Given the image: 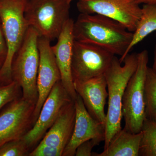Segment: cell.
I'll use <instances>...</instances> for the list:
<instances>
[{
  "label": "cell",
  "mask_w": 156,
  "mask_h": 156,
  "mask_svg": "<svg viewBox=\"0 0 156 156\" xmlns=\"http://www.w3.org/2000/svg\"><path fill=\"white\" fill-rule=\"evenodd\" d=\"M137 64V53L128 54L122 63L115 56L104 74L107 85L108 101L104 149L107 147L115 134L122 129L123 95L128 81L136 71Z\"/></svg>",
  "instance_id": "7a4b0ae2"
},
{
  "label": "cell",
  "mask_w": 156,
  "mask_h": 156,
  "mask_svg": "<svg viewBox=\"0 0 156 156\" xmlns=\"http://www.w3.org/2000/svg\"><path fill=\"white\" fill-rule=\"evenodd\" d=\"M37 31L29 27L12 62V78L22 90L23 98L36 105L40 55ZM36 106V105H35Z\"/></svg>",
  "instance_id": "277c9868"
},
{
  "label": "cell",
  "mask_w": 156,
  "mask_h": 156,
  "mask_svg": "<svg viewBox=\"0 0 156 156\" xmlns=\"http://www.w3.org/2000/svg\"><path fill=\"white\" fill-rule=\"evenodd\" d=\"M156 37V43L154 49V61L153 66V67L152 68V69L154 70V71L156 73V33L155 35Z\"/></svg>",
  "instance_id": "484cf974"
},
{
  "label": "cell",
  "mask_w": 156,
  "mask_h": 156,
  "mask_svg": "<svg viewBox=\"0 0 156 156\" xmlns=\"http://www.w3.org/2000/svg\"><path fill=\"white\" fill-rule=\"evenodd\" d=\"M73 35L75 41L94 45L122 57L131 44L133 32L105 16L80 13L74 22Z\"/></svg>",
  "instance_id": "6da1fadb"
},
{
  "label": "cell",
  "mask_w": 156,
  "mask_h": 156,
  "mask_svg": "<svg viewBox=\"0 0 156 156\" xmlns=\"http://www.w3.org/2000/svg\"><path fill=\"white\" fill-rule=\"evenodd\" d=\"M68 2H69V3H71L72 2H73V1H74V0H67Z\"/></svg>",
  "instance_id": "4316f807"
},
{
  "label": "cell",
  "mask_w": 156,
  "mask_h": 156,
  "mask_svg": "<svg viewBox=\"0 0 156 156\" xmlns=\"http://www.w3.org/2000/svg\"><path fill=\"white\" fill-rule=\"evenodd\" d=\"M76 6L81 14L108 17L133 33L141 14V8L135 0H78Z\"/></svg>",
  "instance_id": "ba28073f"
},
{
  "label": "cell",
  "mask_w": 156,
  "mask_h": 156,
  "mask_svg": "<svg viewBox=\"0 0 156 156\" xmlns=\"http://www.w3.org/2000/svg\"><path fill=\"white\" fill-rule=\"evenodd\" d=\"M28 0H0V21L5 39L7 56L0 69V83L13 81L12 66L29 26L24 16Z\"/></svg>",
  "instance_id": "3957f363"
},
{
  "label": "cell",
  "mask_w": 156,
  "mask_h": 156,
  "mask_svg": "<svg viewBox=\"0 0 156 156\" xmlns=\"http://www.w3.org/2000/svg\"><path fill=\"white\" fill-rule=\"evenodd\" d=\"M20 88L19 85L14 81L8 84L0 83V110L19 98Z\"/></svg>",
  "instance_id": "44dd1931"
},
{
  "label": "cell",
  "mask_w": 156,
  "mask_h": 156,
  "mask_svg": "<svg viewBox=\"0 0 156 156\" xmlns=\"http://www.w3.org/2000/svg\"><path fill=\"white\" fill-rule=\"evenodd\" d=\"M29 148L22 138L13 140L0 146V156H28Z\"/></svg>",
  "instance_id": "ffe728a7"
},
{
  "label": "cell",
  "mask_w": 156,
  "mask_h": 156,
  "mask_svg": "<svg viewBox=\"0 0 156 156\" xmlns=\"http://www.w3.org/2000/svg\"><path fill=\"white\" fill-rule=\"evenodd\" d=\"M50 42L44 37H39L38 47L40 62L37 78L38 98L33 115L34 124L37 121L42 106L53 86L61 80L60 72Z\"/></svg>",
  "instance_id": "8fae6325"
},
{
  "label": "cell",
  "mask_w": 156,
  "mask_h": 156,
  "mask_svg": "<svg viewBox=\"0 0 156 156\" xmlns=\"http://www.w3.org/2000/svg\"><path fill=\"white\" fill-rule=\"evenodd\" d=\"M7 53V47L5 39L3 33L2 24H0V69L5 61Z\"/></svg>",
  "instance_id": "cb8c5ba5"
},
{
  "label": "cell",
  "mask_w": 156,
  "mask_h": 156,
  "mask_svg": "<svg viewBox=\"0 0 156 156\" xmlns=\"http://www.w3.org/2000/svg\"><path fill=\"white\" fill-rule=\"evenodd\" d=\"M100 143L94 139H91L85 141L80 144L76 150V156H92V150L95 146Z\"/></svg>",
  "instance_id": "603a6c76"
},
{
  "label": "cell",
  "mask_w": 156,
  "mask_h": 156,
  "mask_svg": "<svg viewBox=\"0 0 156 156\" xmlns=\"http://www.w3.org/2000/svg\"><path fill=\"white\" fill-rule=\"evenodd\" d=\"M137 4L144 5H156V0H135Z\"/></svg>",
  "instance_id": "d4e9b609"
},
{
  "label": "cell",
  "mask_w": 156,
  "mask_h": 156,
  "mask_svg": "<svg viewBox=\"0 0 156 156\" xmlns=\"http://www.w3.org/2000/svg\"><path fill=\"white\" fill-rule=\"evenodd\" d=\"M141 131L139 156H156V121L146 118Z\"/></svg>",
  "instance_id": "ac0fdd59"
},
{
  "label": "cell",
  "mask_w": 156,
  "mask_h": 156,
  "mask_svg": "<svg viewBox=\"0 0 156 156\" xmlns=\"http://www.w3.org/2000/svg\"><path fill=\"white\" fill-rule=\"evenodd\" d=\"M142 132L134 134L123 128L115 134L108 146L92 156H139Z\"/></svg>",
  "instance_id": "2e32d148"
},
{
  "label": "cell",
  "mask_w": 156,
  "mask_h": 156,
  "mask_svg": "<svg viewBox=\"0 0 156 156\" xmlns=\"http://www.w3.org/2000/svg\"><path fill=\"white\" fill-rule=\"evenodd\" d=\"M146 118L156 121V73L148 67L145 82Z\"/></svg>",
  "instance_id": "d6986e66"
},
{
  "label": "cell",
  "mask_w": 156,
  "mask_h": 156,
  "mask_svg": "<svg viewBox=\"0 0 156 156\" xmlns=\"http://www.w3.org/2000/svg\"><path fill=\"white\" fill-rule=\"evenodd\" d=\"M138 64L128 81L123 95L122 112L125 120L123 128L132 133L141 131L146 118L145 82L148 53L144 50L137 53Z\"/></svg>",
  "instance_id": "8992f818"
},
{
  "label": "cell",
  "mask_w": 156,
  "mask_h": 156,
  "mask_svg": "<svg viewBox=\"0 0 156 156\" xmlns=\"http://www.w3.org/2000/svg\"><path fill=\"white\" fill-rule=\"evenodd\" d=\"M74 101L76 108L74 128L62 156H75L78 147L87 140L94 139L100 143L104 141L105 139V125L91 116L82 98L78 94Z\"/></svg>",
  "instance_id": "7c38bea8"
},
{
  "label": "cell",
  "mask_w": 156,
  "mask_h": 156,
  "mask_svg": "<svg viewBox=\"0 0 156 156\" xmlns=\"http://www.w3.org/2000/svg\"><path fill=\"white\" fill-rule=\"evenodd\" d=\"M63 151L58 148L39 144L29 154L30 156H61Z\"/></svg>",
  "instance_id": "7402d4cb"
},
{
  "label": "cell",
  "mask_w": 156,
  "mask_h": 156,
  "mask_svg": "<svg viewBox=\"0 0 156 156\" xmlns=\"http://www.w3.org/2000/svg\"><path fill=\"white\" fill-rule=\"evenodd\" d=\"M156 31V5H144L141 8V14L131 44L122 57L119 58L122 63L123 60L132 49L149 35Z\"/></svg>",
  "instance_id": "e0dca14e"
},
{
  "label": "cell",
  "mask_w": 156,
  "mask_h": 156,
  "mask_svg": "<svg viewBox=\"0 0 156 156\" xmlns=\"http://www.w3.org/2000/svg\"><path fill=\"white\" fill-rule=\"evenodd\" d=\"M75 119V105L74 101L72 100L63 107L39 144L64 151L72 135Z\"/></svg>",
  "instance_id": "9a60e30c"
},
{
  "label": "cell",
  "mask_w": 156,
  "mask_h": 156,
  "mask_svg": "<svg viewBox=\"0 0 156 156\" xmlns=\"http://www.w3.org/2000/svg\"><path fill=\"white\" fill-rule=\"evenodd\" d=\"M72 100L61 80L57 82L44 102L33 127L22 137L29 148L43 138L63 107Z\"/></svg>",
  "instance_id": "30bf717a"
},
{
  "label": "cell",
  "mask_w": 156,
  "mask_h": 156,
  "mask_svg": "<svg viewBox=\"0 0 156 156\" xmlns=\"http://www.w3.org/2000/svg\"><path fill=\"white\" fill-rule=\"evenodd\" d=\"M74 21L70 18L65 23L57 42L52 46V50L61 75V82L73 100L77 96L74 86L71 72L72 58L74 38Z\"/></svg>",
  "instance_id": "4fadbf2b"
},
{
  "label": "cell",
  "mask_w": 156,
  "mask_h": 156,
  "mask_svg": "<svg viewBox=\"0 0 156 156\" xmlns=\"http://www.w3.org/2000/svg\"><path fill=\"white\" fill-rule=\"evenodd\" d=\"M74 86L89 114L95 119L105 125L106 114L105 107L108 93L104 75L82 83H74Z\"/></svg>",
  "instance_id": "5bb4252c"
},
{
  "label": "cell",
  "mask_w": 156,
  "mask_h": 156,
  "mask_svg": "<svg viewBox=\"0 0 156 156\" xmlns=\"http://www.w3.org/2000/svg\"><path fill=\"white\" fill-rule=\"evenodd\" d=\"M70 4L67 0H28L24 16L39 37L51 41L58 38L69 19Z\"/></svg>",
  "instance_id": "5b68a950"
},
{
  "label": "cell",
  "mask_w": 156,
  "mask_h": 156,
  "mask_svg": "<svg viewBox=\"0 0 156 156\" xmlns=\"http://www.w3.org/2000/svg\"><path fill=\"white\" fill-rule=\"evenodd\" d=\"M35 105L21 97L5 107L0 112V146L5 143L22 138L33 123Z\"/></svg>",
  "instance_id": "9c48e42d"
},
{
  "label": "cell",
  "mask_w": 156,
  "mask_h": 156,
  "mask_svg": "<svg viewBox=\"0 0 156 156\" xmlns=\"http://www.w3.org/2000/svg\"><path fill=\"white\" fill-rule=\"evenodd\" d=\"M114 56L96 46L74 41L71 63L73 83L104 75Z\"/></svg>",
  "instance_id": "52a82bcc"
}]
</instances>
